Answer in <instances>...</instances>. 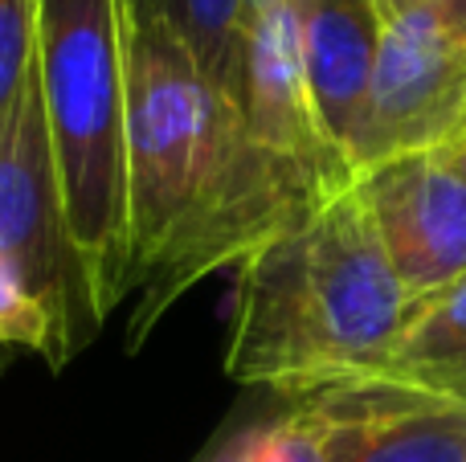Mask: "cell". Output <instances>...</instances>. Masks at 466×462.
I'll return each instance as SVG.
<instances>
[{"label": "cell", "instance_id": "d6986e66", "mask_svg": "<svg viewBox=\"0 0 466 462\" xmlns=\"http://www.w3.org/2000/svg\"><path fill=\"white\" fill-rule=\"evenodd\" d=\"M418 5H426V0H380L385 13H401V8H418Z\"/></svg>", "mask_w": 466, "mask_h": 462}, {"label": "cell", "instance_id": "7a4b0ae2", "mask_svg": "<svg viewBox=\"0 0 466 462\" xmlns=\"http://www.w3.org/2000/svg\"><path fill=\"white\" fill-rule=\"evenodd\" d=\"M57 196L95 332L131 295L127 82L119 0H37Z\"/></svg>", "mask_w": 466, "mask_h": 462}, {"label": "cell", "instance_id": "8992f818", "mask_svg": "<svg viewBox=\"0 0 466 462\" xmlns=\"http://www.w3.org/2000/svg\"><path fill=\"white\" fill-rule=\"evenodd\" d=\"M323 462H466V401L413 381H348L295 406Z\"/></svg>", "mask_w": 466, "mask_h": 462}, {"label": "cell", "instance_id": "8fae6325", "mask_svg": "<svg viewBox=\"0 0 466 462\" xmlns=\"http://www.w3.org/2000/svg\"><path fill=\"white\" fill-rule=\"evenodd\" d=\"M459 360H466V278L430 295L426 303H413L401 332H397L393 352H389L377 377H385V381H421V377L442 373Z\"/></svg>", "mask_w": 466, "mask_h": 462}, {"label": "cell", "instance_id": "ba28073f", "mask_svg": "<svg viewBox=\"0 0 466 462\" xmlns=\"http://www.w3.org/2000/svg\"><path fill=\"white\" fill-rule=\"evenodd\" d=\"M241 127L254 147L311 176L328 196L356 188L339 176L328 147L315 127L311 90L303 65V29H299V0L249 16L246 65H241Z\"/></svg>", "mask_w": 466, "mask_h": 462}, {"label": "cell", "instance_id": "3957f363", "mask_svg": "<svg viewBox=\"0 0 466 462\" xmlns=\"http://www.w3.org/2000/svg\"><path fill=\"white\" fill-rule=\"evenodd\" d=\"M127 82L131 291L209 209L246 147L238 103L201 74L180 33L139 0H119Z\"/></svg>", "mask_w": 466, "mask_h": 462}, {"label": "cell", "instance_id": "6da1fadb", "mask_svg": "<svg viewBox=\"0 0 466 462\" xmlns=\"http://www.w3.org/2000/svg\"><path fill=\"white\" fill-rule=\"evenodd\" d=\"M410 307L360 188H348L238 262L226 373L295 401L369 381Z\"/></svg>", "mask_w": 466, "mask_h": 462}, {"label": "cell", "instance_id": "9a60e30c", "mask_svg": "<svg viewBox=\"0 0 466 462\" xmlns=\"http://www.w3.org/2000/svg\"><path fill=\"white\" fill-rule=\"evenodd\" d=\"M274 462H323L315 450L311 434L295 422V417H279L274 422Z\"/></svg>", "mask_w": 466, "mask_h": 462}, {"label": "cell", "instance_id": "4fadbf2b", "mask_svg": "<svg viewBox=\"0 0 466 462\" xmlns=\"http://www.w3.org/2000/svg\"><path fill=\"white\" fill-rule=\"evenodd\" d=\"M33 49H37V0H0V123L13 111Z\"/></svg>", "mask_w": 466, "mask_h": 462}, {"label": "cell", "instance_id": "30bf717a", "mask_svg": "<svg viewBox=\"0 0 466 462\" xmlns=\"http://www.w3.org/2000/svg\"><path fill=\"white\" fill-rule=\"evenodd\" d=\"M160 13L201 74L229 98H241V65H246V33H249V0H139Z\"/></svg>", "mask_w": 466, "mask_h": 462}, {"label": "cell", "instance_id": "9c48e42d", "mask_svg": "<svg viewBox=\"0 0 466 462\" xmlns=\"http://www.w3.org/2000/svg\"><path fill=\"white\" fill-rule=\"evenodd\" d=\"M299 29L319 139L339 176L360 185V136L380 45V0H299Z\"/></svg>", "mask_w": 466, "mask_h": 462}, {"label": "cell", "instance_id": "2e32d148", "mask_svg": "<svg viewBox=\"0 0 466 462\" xmlns=\"http://www.w3.org/2000/svg\"><path fill=\"white\" fill-rule=\"evenodd\" d=\"M413 385H426V389H434V393H446V397L466 401V360H459V365H451V368H442V373L421 377V381H413Z\"/></svg>", "mask_w": 466, "mask_h": 462}, {"label": "cell", "instance_id": "ac0fdd59", "mask_svg": "<svg viewBox=\"0 0 466 462\" xmlns=\"http://www.w3.org/2000/svg\"><path fill=\"white\" fill-rule=\"evenodd\" d=\"M229 430H233V422L226 426V430H218V434H213V442H209V447H205V450H201V455H197L193 462H218V458H221V450H226Z\"/></svg>", "mask_w": 466, "mask_h": 462}, {"label": "cell", "instance_id": "5bb4252c", "mask_svg": "<svg viewBox=\"0 0 466 462\" xmlns=\"http://www.w3.org/2000/svg\"><path fill=\"white\" fill-rule=\"evenodd\" d=\"M218 462H274V422L254 426V430H229Z\"/></svg>", "mask_w": 466, "mask_h": 462}, {"label": "cell", "instance_id": "277c9868", "mask_svg": "<svg viewBox=\"0 0 466 462\" xmlns=\"http://www.w3.org/2000/svg\"><path fill=\"white\" fill-rule=\"evenodd\" d=\"M0 258L13 262L29 291L46 303L62 340V357L74 360L82 344L95 336V324H90L78 262L70 254L62 221L37 49L16 90L13 111L0 123Z\"/></svg>", "mask_w": 466, "mask_h": 462}, {"label": "cell", "instance_id": "52a82bcc", "mask_svg": "<svg viewBox=\"0 0 466 462\" xmlns=\"http://www.w3.org/2000/svg\"><path fill=\"white\" fill-rule=\"evenodd\" d=\"M356 188L410 303L466 278V180L442 156H397L369 168Z\"/></svg>", "mask_w": 466, "mask_h": 462}, {"label": "cell", "instance_id": "e0dca14e", "mask_svg": "<svg viewBox=\"0 0 466 462\" xmlns=\"http://www.w3.org/2000/svg\"><path fill=\"white\" fill-rule=\"evenodd\" d=\"M438 156H442V160L451 164V168H454V172H459V176L466 180V119H462V127L454 131V136L446 139L442 147H438Z\"/></svg>", "mask_w": 466, "mask_h": 462}, {"label": "cell", "instance_id": "5b68a950", "mask_svg": "<svg viewBox=\"0 0 466 462\" xmlns=\"http://www.w3.org/2000/svg\"><path fill=\"white\" fill-rule=\"evenodd\" d=\"M466 119V0L380 8L360 176L397 156L438 152Z\"/></svg>", "mask_w": 466, "mask_h": 462}, {"label": "cell", "instance_id": "7c38bea8", "mask_svg": "<svg viewBox=\"0 0 466 462\" xmlns=\"http://www.w3.org/2000/svg\"><path fill=\"white\" fill-rule=\"evenodd\" d=\"M13 348L41 352L54 368L66 365L62 340H57V327L49 319L46 303L29 291V283L16 275L13 262L0 258V357Z\"/></svg>", "mask_w": 466, "mask_h": 462}, {"label": "cell", "instance_id": "ffe728a7", "mask_svg": "<svg viewBox=\"0 0 466 462\" xmlns=\"http://www.w3.org/2000/svg\"><path fill=\"white\" fill-rule=\"evenodd\" d=\"M279 5H290V0H249V16L266 13V8H279Z\"/></svg>", "mask_w": 466, "mask_h": 462}]
</instances>
